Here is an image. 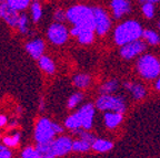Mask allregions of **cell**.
Masks as SVG:
<instances>
[{
  "mask_svg": "<svg viewBox=\"0 0 160 158\" xmlns=\"http://www.w3.org/2000/svg\"><path fill=\"white\" fill-rule=\"evenodd\" d=\"M143 30L145 29L142 28L141 23L139 21H137V20H125V21L116 26L115 29H113V42L118 47H122V45L127 44V43L141 39Z\"/></svg>",
  "mask_w": 160,
  "mask_h": 158,
  "instance_id": "6da1fadb",
  "label": "cell"
},
{
  "mask_svg": "<svg viewBox=\"0 0 160 158\" xmlns=\"http://www.w3.org/2000/svg\"><path fill=\"white\" fill-rule=\"evenodd\" d=\"M136 72L140 79L155 81L160 75V59L153 53L145 52L136 61Z\"/></svg>",
  "mask_w": 160,
  "mask_h": 158,
  "instance_id": "7a4b0ae2",
  "label": "cell"
},
{
  "mask_svg": "<svg viewBox=\"0 0 160 158\" xmlns=\"http://www.w3.org/2000/svg\"><path fill=\"white\" fill-rule=\"evenodd\" d=\"M67 21L72 26L86 27L95 30L93 8L87 5H73L67 10Z\"/></svg>",
  "mask_w": 160,
  "mask_h": 158,
  "instance_id": "3957f363",
  "label": "cell"
},
{
  "mask_svg": "<svg viewBox=\"0 0 160 158\" xmlns=\"http://www.w3.org/2000/svg\"><path fill=\"white\" fill-rule=\"evenodd\" d=\"M95 106L98 111L102 112H118L125 114L127 111V101L120 94L99 95L95 102Z\"/></svg>",
  "mask_w": 160,
  "mask_h": 158,
  "instance_id": "277c9868",
  "label": "cell"
},
{
  "mask_svg": "<svg viewBox=\"0 0 160 158\" xmlns=\"http://www.w3.org/2000/svg\"><path fill=\"white\" fill-rule=\"evenodd\" d=\"M95 16V31L99 37H105L112 28V19L108 11L102 7H92Z\"/></svg>",
  "mask_w": 160,
  "mask_h": 158,
  "instance_id": "5b68a950",
  "label": "cell"
},
{
  "mask_svg": "<svg viewBox=\"0 0 160 158\" xmlns=\"http://www.w3.org/2000/svg\"><path fill=\"white\" fill-rule=\"evenodd\" d=\"M147 43L142 39L136 40L127 44L119 47L120 58L125 61H131V60L138 59L141 54H143L147 50Z\"/></svg>",
  "mask_w": 160,
  "mask_h": 158,
  "instance_id": "8992f818",
  "label": "cell"
},
{
  "mask_svg": "<svg viewBox=\"0 0 160 158\" xmlns=\"http://www.w3.org/2000/svg\"><path fill=\"white\" fill-rule=\"evenodd\" d=\"M35 141L37 143L53 141L56 133L52 128V122L47 117H40L35 127Z\"/></svg>",
  "mask_w": 160,
  "mask_h": 158,
  "instance_id": "52a82bcc",
  "label": "cell"
},
{
  "mask_svg": "<svg viewBox=\"0 0 160 158\" xmlns=\"http://www.w3.org/2000/svg\"><path fill=\"white\" fill-rule=\"evenodd\" d=\"M70 30L61 22L51 23L47 30V37L53 45H63L68 41Z\"/></svg>",
  "mask_w": 160,
  "mask_h": 158,
  "instance_id": "ba28073f",
  "label": "cell"
},
{
  "mask_svg": "<svg viewBox=\"0 0 160 158\" xmlns=\"http://www.w3.org/2000/svg\"><path fill=\"white\" fill-rule=\"evenodd\" d=\"M75 114L78 116V118L81 122L82 129L90 131L92 128L93 122H95V115H96V106L92 103H86L82 106H80Z\"/></svg>",
  "mask_w": 160,
  "mask_h": 158,
  "instance_id": "9c48e42d",
  "label": "cell"
},
{
  "mask_svg": "<svg viewBox=\"0 0 160 158\" xmlns=\"http://www.w3.org/2000/svg\"><path fill=\"white\" fill-rule=\"evenodd\" d=\"M70 35L76 38L80 44L89 45L95 41L96 31L93 29H90V28L72 26V28L70 29Z\"/></svg>",
  "mask_w": 160,
  "mask_h": 158,
  "instance_id": "30bf717a",
  "label": "cell"
},
{
  "mask_svg": "<svg viewBox=\"0 0 160 158\" xmlns=\"http://www.w3.org/2000/svg\"><path fill=\"white\" fill-rule=\"evenodd\" d=\"M122 86L126 91L129 92L130 96L133 101H142L146 99L148 94L147 87L145 84L140 83V82H133V81H125L122 83Z\"/></svg>",
  "mask_w": 160,
  "mask_h": 158,
  "instance_id": "8fae6325",
  "label": "cell"
},
{
  "mask_svg": "<svg viewBox=\"0 0 160 158\" xmlns=\"http://www.w3.org/2000/svg\"><path fill=\"white\" fill-rule=\"evenodd\" d=\"M111 15L116 20L122 19L131 12V1L130 0H110Z\"/></svg>",
  "mask_w": 160,
  "mask_h": 158,
  "instance_id": "7c38bea8",
  "label": "cell"
},
{
  "mask_svg": "<svg viewBox=\"0 0 160 158\" xmlns=\"http://www.w3.org/2000/svg\"><path fill=\"white\" fill-rule=\"evenodd\" d=\"M72 139L66 135H61L53 139V146L58 157H62L68 155L70 151H72Z\"/></svg>",
  "mask_w": 160,
  "mask_h": 158,
  "instance_id": "4fadbf2b",
  "label": "cell"
},
{
  "mask_svg": "<svg viewBox=\"0 0 160 158\" xmlns=\"http://www.w3.org/2000/svg\"><path fill=\"white\" fill-rule=\"evenodd\" d=\"M26 51L28 52V54L35 60H39L40 58L42 57L43 53H45V41L42 39H33L30 40L29 42H27L25 45Z\"/></svg>",
  "mask_w": 160,
  "mask_h": 158,
  "instance_id": "5bb4252c",
  "label": "cell"
},
{
  "mask_svg": "<svg viewBox=\"0 0 160 158\" xmlns=\"http://www.w3.org/2000/svg\"><path fill=\"white\" fill-rule=\"evenodd\" d=\"M122 113H118V112H105L102 116L103 125L109 131H115L118 128L123 121Z\"/></svg>",
  "mask_w": 160,
  "mask_h": 158,
  "instance_id": "9a60e30c",
  "label": "cell"
},
{
  "mask_svg": "<svg viewBox=\"0 0 160 158\" xmlns=\"http://www.w3.org/2000/svg\"><path fill=\"white\" fill-rule=\"evenodd\" d=\"M35 147L41 158H57L58 157L57 153H56L55 146H53V141L45 142V143H37Z\"/></svg>",
  "mask_w": 160,
  "mask_h": 158,
  "instance_id": "2e32d148",
  "label": "cell"
},
{
  "mask_svg": "<svg viewBox=\"0 0 160 158\" xmlns=\"http://www.w3.org/2000/svg\"><path fill=\"white\" fill-rule=\"evenodd\" d=\"M120 87V82L118 79H109L100 84L98 92L99 95H109V94H116Z\"/></svg>",
  "mask_w": 160,
  "mask_h": 158,
  "instance_id": "e0dca14e",
  "label": "cell"
},
{
  "mask_svg": "<svg viewBox=\"0 0 160 158\" xmlns=\"http://www.w3.org/2000/svg\"><path fill=\"white\" fill-rule=\"evenodd\" d=\"M113 142L107 138H96V141L91 144V149L96 153L106 154L112 151L113 148Z\"/></svg>",
  "mask_w": 160,
  "mask_h": 158,
  "instance_id": "ac0fdd59",
  "label": "cell"
},
{
  "mask_svg": "<svg viewBox=\"0 0 160 158\" xmlns=\"http://www.w3.org/2000/svg\"><path fill=\"white\" fill-rule=\"evenodd\" d=\"M91 81H92L91 77L89 74H87V73H77L72 77L73 86L79 90H83L89 87L90 84H91Z\"/></svg>",
  "mask_w": 160,
  "mask_h": 158,
  "instance_id": "d6986e66",
  "label": "cell"
},
{
  "mask_svg": "<svg viewBox=\"0 0 160 158\" xmlns=\"http://www.w3.org/2000/svg\"><path fill=\"white\" fill-rule=\"evenodd\" d=\"M141 39L150 47H157L160 44V35L157 31L152 29H145Z\"/></svg>",
  "mask_w": 160,
  "mask_h": 158,
  "instance_id": "ffe728a7",
  "label": "cell"
},
{
  "mask_svg": "<svg viewBox=\"0 0 160 158\" xmlns=\"http://www.w3.org/2000/svg\"><path fill=\"white\" fill-rule=\"evenodd\" d=\"M38 65L45 73L49 75H52L56 72V64L52 59H50L47 55H42L38 60Z\"/></svg>",
  "mask_w": 160,
  "mask_h": 158,
  "instance_id": "44dd1931",
  "label": "cell"
},
{
  "mask_svg": "<svg viewBox=\"0 0 160 158\" xmlns=\"http://www.w3.org/2000/svg\"><path fill=\"white\" fill-rule=\"evenodd\" d=\"M20 13L21 12H18L16 10L11 9V8H8L6 10V12L3 13L2 18L3 21L7 23L9 27L11 28H17L18 26V21H19V17H20Z\"/></svg>",
  "mask_w": 160,
  "mask_h": 158,
  "instance_id": "7402d4cb",
  "label": "cell"
},
{
  "mask_svg": "<svg viewBox=\"0 0 160 158\" xmlns=\"http://www.w3.org/2000/svg\"><path fill=\"white\" fill-rule=\"evenodd\" d=\"M63 126H65L67 129H69L70 132H72V133H75V132L78 131V129L82 128V126H81V122H80V119L78 118V116L75 113L71 114V115H69V116L65 119Z\"/></svg>",
  "mask_w": 160,
  "mask_h": 158,
  "instance_id": "603a6c76",
  "label": "cell"
},
{
  "mask_svg": "<svg viewBox=\"0 0 160 158\" xmlns=\"http://www.w3.org/2000/svg\"><path fill=\"white\" fill-rule=\"evenodd\" d=\"M32 0H7V5L9 8L16 10L18 12H23L26 9L30 7Z\"/></svg>",
  "mask_w": 160,
  "mask_h": 158,
  "instance_id": "cb8c5ba5",
  "label": "cell"
},
{
  "mask_svg": "<svg viewBox=\"0 0 160 158\" xmlns=\"http://www.w3.org/2000/svg\"><path fill=\"white\" fill-rule=\"evenodd\" d=\"M30 9V17L33 22L37 23L40 21V19L42 18V6L40 5V2H31L29 7Z\"/></svg>",
  "mask_w": 160,
  "mask_h": 158,
  "instance_id": "d4e9b609",
  "label": "cell"
},
{
  "mask_svg": "<svg viewBox=\"0 0 160 158\" xmlns=\"http://www.w3.org/2000/svg\"><path fill=\"white\" fill-rule=\"evenodd\" d=\"M17 29L21 35H28L29 33V17H28L27 13L21 12L19 17V21H18Z\"/></svg>",
  "mask_w": 160,
  "mask_h": 158,
  "instance_id": "484cf974",
  "label": "cell"
},
{
  "mask_svg": "<svg viewBox=\"0 0 160 158\" xmlns=\"http://www.w3.org/2000/svg\"><path fill=\"white\" fill-rule=\"evenodd\" d=\"M83 95L82 92H76L72 95H70V97L67 101V109H75L77 106H79L81 102L83 101Z\"/></svg>",
  "mask_w": 160,
  "mask_h": 158,
  "instance_id": "4316f807",
  "label": "cell"
},
{
  "mask_svg": "<svg viewBox=\"0 0 160 158\" xmlns=\"http://www.w3.org/2000/svg\"><path fill=\"white\" fill-rule=\"evenodd\" d=\"M91 149V144L83 141L81 138H77L72 143V151L75 153H88Z\"/></svg>",
  "mask_w": 160,
  "mask_h": 158,
  "instance_id": "83f0119b",
  "label": "cell"
},
{
  "mask_svg": "<svg viewBox=\"0 0 160 158\" xmlns=\"http://www.w3.org/2000/svg\"><path fill=\"white\" fill-rule=\"evenodd\" d=\"M20 139H21V134L19 132H16L11 136H5L2 138V143L7 146L8 148H13V147H17L19 145Z\"/></svg>",
  "mask_w": 160,
  "mask_h": 158,
  "instance_id": "f1b7e54d",
  "label": "cell"
},
{
  "mask_svg": "<svg viewBox=\"0 0 160 158\" xmlns=\"http://www.w3.org/2000/svg\"><path fill=\"white\" fill-rule=\"evenodd\" d=\"M141 12L147 19H152L155 17L156 13V8L155 3L152 2H142L141 5Z\"/></svg>",
  "mask_w": 160,
  "mask_h": 158,
  "instance_id": "f546056e",
  "label": "cell"
},
{
  "mask_svg": "<svg viewBox=\"0 0 160 158\" xmlns=\"http://www.w3.org/2000/svg\"><path fill=\"white\" fill-rule=\"evenodd\" d=\"M73 134H76V135H78V138H81L83 139V141L88 142V143L92 144L93 142L96 141V135L92 133V132L90 131H86V129H78V131H76Z\"/></svg>",
  "mask_w": 160,
  "mask_h": 158,
  "instance_id": "4dcf8cb0",
  "label": "cell"
},
{
  "mask_svg": "<svg viewBox=\"0 0 160 158\" xmlns=\"http://www.w3.org/2000/svg\"><path fill=\"white\" fill-rule=\"evenodd\" d=\"M21 158H41V157H40L36 147L28 146V147L23 148L22 151H21Z\"/></svg>",
  "mask_w": 160,
  "mask_h": 158,
  "instance_id": "1f68e13d",
  "label": "cell"
},
{
  "mask_svg": "<svg viewBox=\"0 0 160 158\" xmlns=\"http://www.w3.org/2000/svg\"><path fill=\"white\" fill-rule=\"evenodd\" d=\"M53 19L56 20V22H61L63 23L67 20V11H65L63 9L58 8L53 12Z\"/></svg>",
  "mask_w": 160,
  "mask_h": 158,
  "instance_id": "d6a6232c",
  "label": "cell"
},
{
  "mask_svg": "<svg viewBox=\"0 0 160 158\" xmlns=\"http://www.w3.org/2000/svg\"><path fill=\"white\" fill-rule=\"evenodd\" d=\"M52 128L55 131L56 135H59V134H62L65 132V126L60 125L59 123H56V122H52Z\"/></svg>",
  "mask_w": 160,
  "mask_h": 158,
  "instance_id": "836d02e7",
  "label": "cell"
},
{
  "mask_svg": "<svg viewBox=\"0 0 160 158\" xmlns=\"http://www.w3.org/2000/svg\"><path fill=\"white\" fill-rule=\"evenodd\" d=\"M7 0H0V18H2L3 13L6 12V10L8 9Z\"/></svg>",
  "mask_w": 160,
  "mask_h": 158,
  "instance_id": "e575fe53",
  "label": "cell"
},
{
  "mask_svg": "<svg viewBox=\"0 0 160 158\" xmlns=\"http://www.w3.org/2000/svg\"><path fill=\"white\" fill-rule=\"evenodd\" d=\"M11 157H12V153L9 151V148L0 151V158H11Z\"/></svg>",
  "mask_w": 160,
  "mask_h": 158,
  "instance_id": "d590c367",
  "label": "cell"
},
{
  "mask_svg": "<svg viewBox=\"0 0 160 158\" xmlns=\"http://www.w3.org/2000/svg\"><path fill=\"white\" fill-rule=\"evenodd\" d=\"M8 123V118L6 115H3V114H0V127H3V126H6Z\"/></svg>",
  "mask_w": 160,
  "mask_h": 158,
  "instance_id": "8d00e7d4",
  "label": "cell"
},
{
  "mask_svg": "<svg viewBox=\"0 0 160 158\" xmlns=\"http://www.w3.org/2000/svg\"><path fill=\"white\" fill-rule=\"evenodd\" d=\"M153 87L157 92H160V75L153 81Z\"/></svg>",
  "mask_w": 160,
  "mask_h": 158,
  "instance_id": "74e56055",
  "label": "cell"
},
{
  "mask_svg": "<svg viewBox=\"0 0 160 158\" xmlns=\"http://www.w3.org/2000/svg\"><path fill=\"white\" fill-rule=\"evenodd\" d=\"M39 109L40 111H43V109H45V101H43L42 97H41L39 101Z\"/></svg>",
  "mask_w": 160,
  "mask_h": 158,
  "instance_id": "f35d334b",
  "label": "cell"
},
{
  "mask_svg": "<svg viewBox=\"0 0 160 158\" xmlns=\"http://www.w3.org/2000/svg\"><path fill=\"white\" fill-rule=\"evenodd\" d=\"M140 2H152V3H157V2H160V0H139Z\"/></svg>",
  "mask_w": 160,
  "mask_h": 158,
  "instance_id": "ab89813d",
  "label": "cell"
},
{
  "mask_svg": "<svg viewBox=\"0 0 160 158\" xmlns=\"http://www.w3.org/2000/svg\"><path fill=\"white\" fill-rule=\"evenodd\" d=\"M6 148H8L7 146H6L3 143H0V151H3V149H6Z\"/></svg>",
  "mask_w": 160,
  "mask_h": 158,
  "instance_id": "60d3db41",
  "label": "cell"
},
{
  "mask_svg": "<svg viewBox=\"0 0 160 158\" xmlns=\"http://www.w3.org/2000/svg\"><path fill=\"white\" fill-rule=\"evenodd\" d=\"M40 0H32V2H39Z\"/></svg>",
  "mask_w": 160,
  "mask_h": 158,
  "instance_id": "b9f144b4",
  "label": "cell"
},
{
  "mask_svg": "<svg viewBox=\"0 0 160 158\" xmlns=\"http://www.w3.org/2000/svg\"><path fill=\"white\" fill-rule=\"evenodd\" d=\"M158 29H159V31H160V21L158 22Z\"/></svg>",
  "mask_w": 160,
  "mask_h": 158,
  "instance_id": "7bdbcfd3",
  "label": "cell"
}]
</instances>
